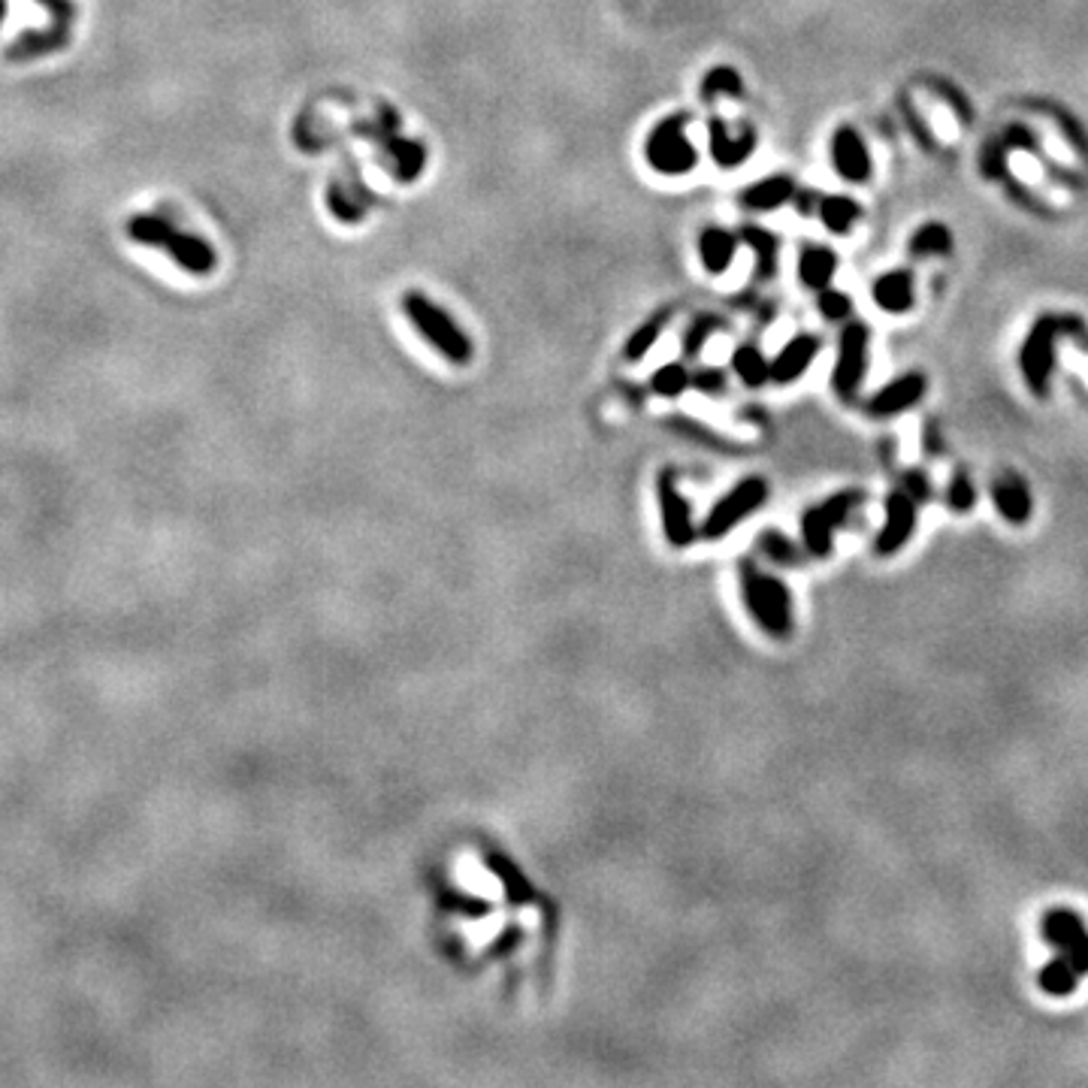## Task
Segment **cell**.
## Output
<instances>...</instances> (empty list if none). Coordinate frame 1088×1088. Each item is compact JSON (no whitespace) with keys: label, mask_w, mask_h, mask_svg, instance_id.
<instances>
[{"label":"cell","mask_w":1088,"mask_h":1088,"mask_svg":"<svg viewBox=\"0 0 1088 1088\" xmlns=\"http://www.w3.org/2000/svg\"><path fill=\"white\" fill-rule=\"evenodd\" d=\"M741 599L756 626L763 629L768 639L787 641L795 629V608H792V593L771 572H763L751 560L741 563Z\"/></svg>","instance_id":"1"},{"label":"cell","mask_w":1088,"mask_h":1088,"mask_svg":"<svg viewBox=\"0 0 1088 1088\" xmlns=\"http://www.w3.org/2000/svg\"><path fill=\"white\" fill-rule=\"evenodd\" d=\"M127 237L139 242V245H149V249H161L173 257L185 273L191 276H209L215 270V251L213 245L206 242L203 237H194V233H185L173 227L167 218L161 215H146L139 213L127 221Z\"/></svg>","instance_id":"2"},{"label":"cell","mask_w":1088,"mask_h":1088,"mask_svg":"<svg viewBox=\"0 0 1088 1088\" xmlns=\"http://www.w3.org/2000/svg\"><path fill=\"white\" fill-rule=\"evenodd\" d=\"M402 312L417 327V333L426 339V345H433L445 360H450L454 366H466L472 360V342L466 336V330L460 324H454V318L442 306L426 300L424 294H417V290H409L402 297Z\"/></svg>","instance_id":"3"},{"label":"cell","mask_w":1088,"mask_h":1088,"mask_svg":"<svg viewBox=\"0 0 1088 1088\" xmlns=\"http://www.w3.org/2000/svg\"><path fill=\"white\" fill-rule=\"evenodd\" d=\"M862 490H840L828 500L816 502L801 514V541L813 560H828L835 551V532L856 508H862Z\"/></svg>","instance_id":"4"},{"label":"cell","mask_w":1088,"mask_h":1088,"mask_svg":"<svg viewBox=\"0 0 1088 1088\" xmlns=\"http://www.w3.org/2000/svg\"><path fill=\"white\" fill-rule=\"evenodd\" d=\"M1062 330H1083V324L1076 318H1055V314H1043L1038 324L1031 327L1022 354H1019V366L1026 376L1028 388L1034 397H1046L1050 393V376L1055 366V339Z\"/></svg>","instance_id":"5"},{"label":"cell","mask_w":1088,"mask_h":1088,"mask_svg":"<svg viewBox=\"0 0 1088 1088\" xmlns=\"http://www.w3.org/2000/svg\"><path fill=\"white\" fill-rule=\"evenodd\" d=\"M768 502V481L763 476H751L741 478L735 488L729 490L725 496L713 502V508L708 512V517L701 520L699 536L705 541H720L725 538L738 524H744L747 517L763 508Z\"/></svg>","instance_id":"6"},{"label":"cell","mask_w":1088,"mask_h":1088,"mask_svg":"<svg viewBox=\"0 0 1088 1088\" xmlns=\"http://www.w3.org/2000/svg\"><path fill=\"white\" fill-rule=\"evenodd\" d=\"M689 115H668L644 139V161L660 175H687L699 163V154L687 139Z\"/></svg>","instance_id":"7"},{"label":"cell","mask_w":1088,"mask_h":1088,"mask_svg":"<svg viewBox=\"0 0 1088 1088\" xmlns=\"http://www.w3.org/2000/svg\"><path fill=\"white\" fill-rule=\"evenodd\" d=\"M916 520H919V502L904 490H892L886 496V505H883V526H880L874 545H871L877 557L880 560L898 557L914 538Z\"/></svg>","instance_id":"8"},{"label":"cell","mask_w":1088,"mask_h":1088,"mask_svg":"<svg viewBox=\"0 0 1088 1088\" xmlns=\"http://www.w3.org/2000/svg\"><path fill=\"white\" fill-rule=\"evenodd\" d=\"M868 327L864 324H847V330L840 333L838 363H835V393L844 402L856 400V393L862 388L864 363H868Z\"/></svg>","instance_id":"9"},{"label":"cell","mask_w":1088,"mask_h":1088,"mask_svg":"<svg viewBox=\"0 0 1088 1088\" xmlns=\"http://www.w3.org/2000/svg\"><path fill=\"white\" fill-rule=\"evenodd\" d=\"M656 502H660L665 541L672 548H687V545H692L699 538V529L692 524L687 496L680 493L672 472H660V478H656Z\"/></svg>","instance_id":"10"},{"label":"cell","mask_w":1088,"mask_h":1088,"mask_svg":"<svg viewBox=\"0 0 1088 1088\" xmlns=\"http://www.w3.org/2000/svg\"><path fill=\"white\" fill-rule=\"evenodd\" d=\"M926 388H928L926 376H919V373L901 376L895 378V381H889L886 388L877 390L874 397L864 402V412H868V417H877V421L898 417V414H904L907 409H914L916 402L926 397Z\"/></svg>","instance_id":"11"},{"label":"cell","mask_w":1088,"mask_h":1088,"mask_svg":"<svg viewBox=\"0 0 1088 1088\" xmlns=\"http://www.w3.org/2000/svg\"><path fill=\"white\" fill-rule=\"evenodd\" d=\"M992 502H995V512L1001 514L1004 520L1010 526H1026L1034 514V500H1031V490H1028L1026 478L1016 476V472H1004L1001 478L992 481Z\"/></svg>","instance_id":"12"},{"label":"cell","mask_w":1088,"mask_h":1088,"mask_svg":"<svg viewBox=\"0 0 1088 1088\" xmlns=\"http://www.w3.org/2000/svg\"><path fill=\"white\" fill-rule=\"evenodd\" d=\"M1040 938L1046 940L1055 952L1067 955L1079 940L1088 938V926L1079 911H1070V907H1050L1046 914L1040 916Z\"/></svg>","instance_id":"13"},{"label":"cell","mask_w":1088,"mask_h":1088,"mask_svg":"<svg viewBox=\"0 0 1088 1088\" xmlns=\"http://www.w3.org/2000/svg\"><path fill=\"white\" fill-rule=\"evenodd\" d=\"M832 161H835L840 179H847V182H864L871 175V154H868L862 137L852 127H840L835 134Z\"/></svg>","instance_id":"14"},{"label":"cell","mask_w":1088,"mask_h":1088,"mask_svg":"<svg viewBox=\"0 0 1088 1088\" xmlns=\"http://www.w3.org/2000/svg\"><path fill=\"white\" fill-rule=\"evenodd\" d=\"M820 351V339L811 336V333H801L789 342L787 348L777 354L771 360V381L775 385H792L799 381L808 369H811L813 357Z\"/></svg>","instance_id":"15"},{"label":"cell","mask_w":1088,"mask_h":1088,"mask_svg":"<svg viewBox=\"0 0 1088 1088\" xmlns=\"http://www.w3.org/2000/svg\"><path fill=\"white\" fill-rule=\"evenodd\" d=\"M753 149H756L753 127H744L738 137H732L723 118H711V158L720 167H738L751 158Z\"/></svg>","instance_id":"16"},{"label":"cell","mask_w":1088,"mask_h":1088,"mask_svg":"<svg viewBox=\"0 0 1088 1088\" xmlns=\"http://www.w3.org/2000/svg\"><path fill=\"white\" fill-rule=\"evenodd\" d=\"M1079 980H1083V974L1076 971L1070 959L1062 955V952H1055L1050 962L1040 964L1038 971V988L1046 998H1070L1076 988H1079Z\"/></svg>","instance_id":"17"},{"label":"cell","mask_w":1088,"mask_h":1088,"mask_svg":"<svg viewBox=\"0 0 1088 1088\" xmlns=\"http://www.w3.org/2000/svg\"><path fill=\"white\" fill-rule=\"evenodd\" d=\"M795 194V182L789 175H768L763 182H756L751 188H744L741 194V206H747L753 213H771L777 206L792 201Z\"/></svg>","instance_id":"18"},{"label":"cell","mask_w":1088,"mask_h":1088,"mask_svg":"<svg viewBox=\"0 0 1088 1088\" xmlns=\"http://www.w3.org/2000/svg\"><path fill=\"white\" fill-rule=\"evenodd\" d=\"M735 249H738V239L723 227H705L699 233V257L711 276H723L735 257Z\"/></svg>","instance_id":"19"},{"label":"cell","mask_w":1088,"mask_h":1088,"mask_svg":"<svg viewBox=\"0 0 1088 1088\" xmlns=\"http://www.w3.org/2000/svg\"><path fill=\"white\" fill-rule=\"evenodd\" d=\"M488 864H490V871H493V877H496V880L502 883V889H505V898H508V904H514V907H524V904H532V901H536V886L529 883V877H526L524 871H520V868L512 862V859H505V856H500V852H490Z\"/></svg>","instance_id":"20"},{"label":"cell","mask_w":1088,"mask_h":1088,"mask_svg":"<svg viewBox=\"0 0 1088 1088\" xmlns=\"http://www.w3.org/2000/svg\"><path fill=\"white\" fill-rule=\"evenodd\" d=\"M874 300L886 312H907L914 306V278L911 273H886L874 282Z\"/></svg>","instance_id":"21"},{"label":"cell","mask_w":1088,"mask_h":1088,"mask_svg":"<svg viewBox=\"0 0 1088 1088\" xmlns=\"http://www.w3.org/2000/svg\"><path fill=\"white\" fill-rule=\"evenodd\" d=\"M835 266H838V257L835 251L828 249H816V245H808L801 251L799 257V276L801 282L813 290L828 288V282L835 276Z\"/></svg>","instance_id":"22"},{"label":"cell","mask_w":1088,"mask_h":1088,"mask_svg":"<svg viewBox=\"0 0 1088 1088\" xmlns=\"http://www.w3.org/2000/svg\"><path fill=\"white\" fill-rule=\"evenodd\" d=\"M732 369L744 381V388H763L771 381V360H765L756 345H741L732 357Z\"/></svg>","instance_id":"23"},{"label":"cell","mask_w":1088,"mask_h":1088,"mask_svg":"<svg viewBox=\"0 0 1088 1088\" xmlns=\"http://www.w3.org/2000/svg\"><path fill=\"white\" fill-rule=\"evenodd\" d=\"M741 239L756 251V266H759V278H771L777 273V237L768 233L763 227H744Z\"/></svg>","instance_id":"24"},{"label":"cell","mask_w":1088,"mask_h":1088,"mask_svg":"<svg viewBox=\"0 0 1088 1088\" xmlns=\"http://www.w3.org/2000/svg\"><path fill=\"white\" fill-rule=\"evenodd\" d=\"M820 221L832 230V233H847L852 225H856V218H859V203L856 201H850V197H826V201H820Z\"/></svg>","instance_id":"25"},{"label":"cell","mask_w":1088,"mask_h":1088,"mask_svg":"<svg viewBox=\"0 0 1088 1088\" xmlns=\"http://www.w3.org/2000/svg\"><path fill=\"white\" fill-rule=\"evenodd\" d=\"M665 324H668V312H660V314H653L651 321H644V324L632 333V336L626 339V348H623V354H626V360H641L648 351L660 342V336H663V330H665Z\"/></svg>","instance_id":"26"},{"label":"cell","mask_w":1088,"mask_h":1088,"mask_svg":"<svg viewBox=\"0 0 1088 1088\" xmlns=\"http://www.w3.org/2000/svg\"><path fill=\"white\" fill-rule=\"evenodd\" d=\"M952 251V233L938 221L919 227L911 242V254L914 257H926V254H950Z\"/></svg>","instance_id":"27"},{"label":"cell","mask_w":1088,"mask_h":1088,"mask_svg":"<svg viewBox=\"0 0 1088 1088\" xmlns=\"http://www.w3.org/2000/svg\"><path fill=\"white\" fill-rule=\"evenodd\" d=\"M689 388V373L684 363H668L651 376V390L665 400H677Z\"/></svg>","instance_id":"28"},{"label":"cell","mask_w":1088,"mask_h":1088,"mask_svg":"<svg viewBox=\"0 0 1088 1088\" xmlns=\"http://www.w3.org/2000/svg\"><path fill=\"white\" fill-rule=\"evenodd\" d=\"M741 76L735 67H713L701 79V94L713 101V98H735L741 94Z\"/></svg>","instance_id":"29"},{"label":"cell","mask_w":1088,"mask_h":1088,"mask_svg":"<svg viewBox=\"0 0 1088 1088\" xmlns=\"http://www.w3.org/2000/svg\"><path fill=\"white\" fill-rule=\"evenodd\" d=\"M390 151L397 158V175H400L402 182L417 179L421 167H424V149L417 142H402V139H397V142H390Z\"/></svg>","instance_id":"30"},{"label":"cell","mask_w":1088,"mask_h":1088,"mask_svg":"<svg viewBox=\"0 0 1088 1088\" xmlns=\"http://www.w3.org/2000/svg\"><path fill=\"white\" fill-rule=\"evenodd\" d=\"M947 505L952 514H971L976 505V488L967 472H955L947 488Z\"/></svg>","instance_id":"31"},{"label":"cell","mask_w":1088,"mask_h":1088,"mask_svg":"<svg viewBox=\"0 0 1088 1088\" xmlns=\"http://www.w3.org/2000/svg\"><path fill=\"white\" fill-rule=\"evenodd\" d=\"M759 548H763V551L768 553V560H775V563H787V565L795 563V545H792L783 532H777V529H768V532L759 538Z\"/></svg>","instance_id":"32"},{"label":"cell","mask_w":1088,"mask_h":1088,"mask_svg":"<svg viewBox=\"0 0 1088 1088\" xmlns=\"http://www.w3.org/2000/svg\"><path fill=\"white\" fill-rule=\"evenodd\" d=\"M816 306H820V312L826 314L828 321H840V318H847L852 312V300L847 294H838V290H820Z\"/></svg>","instance_id":"33"},{"label":"cell","mask_w":1088,"mask_h":1088,"mask_svg":"<svg viewBox=\"0 0 1088 1088\" xmlns=\"http://www.w3.org/2000/svg\"><path fill=\"white\" fill-rule=\"evenodd\" d=\"M37 3L39 7H46V10L55 15V31H58L61 37H67L70 22H73V15H76L73 0H37Z\"/></svg>","instance_id":"34"},{"label":"cell","mask_w":1088,"mask_h":1088,"mask_svg":"<svg viewBox=\"0 0 1088 1088\" xmlns=\"http://www.w3.org/2000/svg\"><path fill=\"white\" fill-rule=\"evenodd\" d=\"M713 327H717V318H701V321H696V327H692V330L687 333V342H684V351H687L689 357H692V354H699L701 345H705V342H708V336H711Z\"/></svg>","instance_id":"35"},{"label":"cell","mask_w":1088,"mask_h":1088,"mask_svg":"<svg viewBox=\"0 0 1088 1088\" xmlns=\"http://www.w3.org/2000/svg\"><path fill=\"white\" fill-rule=\"evenodd\" d=\"M1004 151L1007 146L1004 142H986V154H983V173L988 179H998L1004 173Z\"/></svg>","instance_id":"36"},{"label":"cell","mask_w":1088,"mask_h":1088,"mask_svg":"<svg viewBox=\"0 0 1088 1088\" xmlns=\"http://www.w3.org/2000/svg\"><path fill=\"white\" fill-rule=\"evenodd\" d=\"M904 493H911L919 505H926L928 500H931V484H928V478L923 476V472H907L904 476Z\"/></svg>","instance_id":"37"},{"label":"cell","mask_w":1088,"mask_h":1088,"mask_svg":"<svg viewBox=\"0 0 1088 1088\" xmlns=\"http://www.w3.org/2000/svg\"><path fill=\"white\" fill-rule=\"evenodd\" d=\"M1001 142L1007 146V149H1022V151L1034 149V137H1031V134H1028V127H1022V125L1007 127V134H1004Z\"/></svg>","instance_id":"38"},{"label":"cell","mask_w":1088,"mask_h":1088,"mask_svg":"<svg viewBox=\"0 0 1088 1088\" xmlns=\"http://www.w3.org/2000/svg\"><path fill=\"white\" fill-rule=\"evenodd\" d=\"M1067 959H1070V964H1074L1079 974L1088 976V938L1079 940L1074 950L1067 952Z\"/></svg>","instance_id":"39"},{"label":"cell","mask_w":1088,"mask_h":1088,"mask_svg":"<svg viewBox=\"0 0 1088 1088\" xmlns=\"http://www.w3.org/2000/svg\"><path fill=\"white\" fill-rule=\"evenodd\" d=\"M3 15H7V0H0V22H3Z\"/></svg>","instance_id":"40"}]
</instances>
